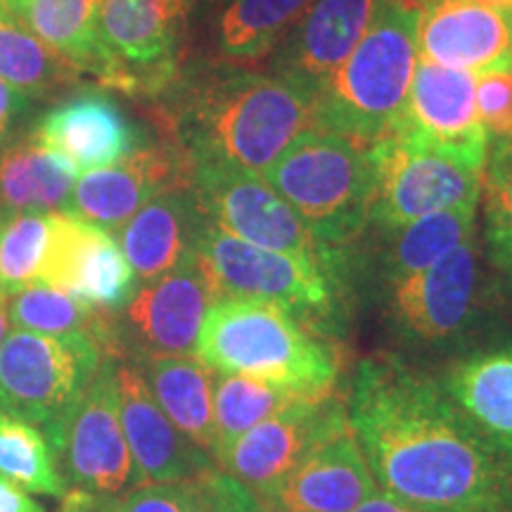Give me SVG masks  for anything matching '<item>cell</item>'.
<instances>
[{"label": "cell", "mask_w": 512, "mask_h": 512, "mask_svg": "<svg viewBox=\"0 0 512 512\" xmlns=\"http://www.w3.org/2000/svg\"><path fill=\"white\" fill-rule=\"evenodd\" d=\"M299 401H318L302 396L278 384L254 380L247 375L216 373L214 382V427H216V458L228 444Z\"/></svg>", "instance_id": "obj_32"}, {"label": "cell", "mask_w": 512, "mask_h": 512, "mask_svg": "<svg viewBox=\"0 0 512 512\" xmlns=\"http://www.w3.org/2000/svg\"><path fill=\"white\" fill-rule=\"evenodd\" d=\"M354 512H420L411 508V505L396 501V498H392L389 494H384L382 489H377L373 496L366 498L361 505Z\"/></svg>", "instance_id": "obj_40"}, {"label": "cell", "mask_w": 512, "mask_h": 512, "mask_svg": "<svg viewBox=\"0 0 512 512\" xmlns=\"http://www.w3.org/2000/svg\"><path fill=\"white\" fill-rule=\"evenodd\" d=\"M195 256L214 287L216 299L240 297L278 304L306 323L330 318L337 306L342 261L311 259L249 245L207 219L195 242Z\"/></svg>", "instance_id": "obj_9"}, {"label": "cell", "mask_w": 512, "mask_h": 512, "mask_svg": "<svg viewBox=\"0 0 512 512\" xmlns=\"http://www.w3.org/2000/svg\"><path fill=\"white\" fill-rule=\"evenodd\" d=\"M477 235L425 271L387 285V330L396 356L465 354L479 339L494 287Z\"/></svg>", "instance_id": "obj_5"}, {"label": "cell", "mask_w": 512, "mask_h": 512, "mask_svg": "<svg viewBox=\"0 0 512 512\" xmlns=\"http://www.w3.org/2000/svg\"><path fill=\"white\" fill-rule=\"evenodd\" d=\"M347 418V401L335 394L299 401L228 444L216 465L266 505L306 453Z\"/></svg>", "instance_id": "obj_14"}, {"label": "cell", "mask_w": 512, "mask_h": 512, "mask_svg": "<svg viewBox=\"0 0 512 512\" xmlns=\"http://www.w3.org/2000/svg\"><path fill=\"white\" fill-rule=\"evenodd\" d=\"M131 361V358H128ZM166 418L214 460V382L216 370L195 354L152 356L133 361ZM219 467V465H216Z\"/></svg>", "instance_id": "obj_26"}, {"label": "cell", "mask_w": 512, "mask_h": 512, "mask_svg": "<svg viewBox=\"0 0 512 512\" xmlns=\"http://www.w3.org/2000/svg\"><path fill=\"white\" fill-rule=\"evenodd\" d=\"M313 0H226L214 19V46L226 64L247 67L273 55Z\"/></svg>", "instance_id": "obj_29"}, {"label": "cell", "mask_w": 512, "mask_h": 512, "mask_svg": "<svg viewBox=\"0 0 512 512\" xmlns=\"http://www.w3.org/2000/svg\"><path fill=\"white\" fill-rule=\"evenodd\" d=\"M366 150L375 178L368 226L396 230L434 211L479 207L486 155L425 143L399 128Z\"/></svg>", "instance_id": "obj_7"}, {"label": "cell", "mask_w": 512, "mask_h": 512, "mask_svg": "<svg viewBox=\"0 0 512 512\" xmlns=\"http://www.w3.org/2000/svg\"><path fill=\"white\" fill-rule=\"evenodd\" d=\"M171 114L174 140L192 164L264 174L316 124V98L275 72L226 64L183 83Z\"/></svg>", "instance_id": "obj_2"}, {"label": "cell", "mask_w": 512, "mask_h": 512, "mask_svg": "<svg viewBox=\"0 0 512 512\" xmlns=\"http://www.w3.org/2000/svg\"><path fill=\"white\" fill-rule=\"evenodd\" d=\"M418 64V10L389 0L316 95V124L370 147L399 124Z\"/></svg>", "instance_id": "obj_4"}, {"label": "cell", "mask_w": 512, "mask_h": 512, "mask_svg": "<svg viewBox=\"0 0 512 512\" xmlns=\"http://www.w3.org/2000/svg\"><path fill=\"white\" fill-rule=\"evenodd\" d=\"M50 242L48 214H19L0 223V292L38 283Z\"/></svg>", "instance_id": "obj_36"}, {"label": "cell", "mask_w": 512, "mask_h": 512, "mask_svg": "<svg viewBox=\"0 0 512 512\" xmlns=\"http://www.w3.org/2000/svg\"><path fill=\"white\" fill-rule=\"evenodd\" d=\"M200 0H102L93 76L126 95L176 86Z\"/></svg>", "instance_id": "obj_8"}, {"label": "cell", "mask_w": 512, "mask_h": 512, "mask_svg": "<svg viewBox=\"0 0 512 512\" xmlns=\"http://www.w3.org/2000/svg\"><path fill=\"white\" fill-rule=\"evenodd\" d=\"M503 280H505V290H508V299L512 302V266L508 268V271H503Z\"/></svg>", "instance_id": "obj_42"}, {"label": "cell", "mask_w": 512, "mask_h": 512, "mask_svg": "<svg viewBox=\"0 0 512 512\" xmlns=\"http://www.w3.org/2000/svg\"><path fill=\"white\" fill-rule=\"evenodd\" d=\"M48 219L50 242L38 283L67 292L86 309H121L136 287V275L117 240L67 211H53Z\"/></svg>", "instance_id": "obj_16"}, {"label": "cell", "mask_w": 512, "mask_h": 512, "mask_svg": "<svg viewBox=\"0 0 512 512\" xmlns=\"http://www.w3.org/2000/svg\"><path fill=\"white\" fill-rule=\"evenodd\" d=\"M484 204V252L494 271L512 266V145L489 143L482 200Z\"/></svg>", "instance_id": "obj_35"}, {"label": "cell", "mask_w": 512, "mask_h": 512, "mask_svg": "<svg viewBox=\"0 0 512 512\" xmlns=\"http://www.w3.org/2000/svg\"><path fill=\"white\" fill-rule=\"evenodd\" d=\"M5 221V216H3V211H0V223H3Z\"/></svg>", "instance_id": "obj_45"}, {"label": "cell", "mask_w": 512, "mask_h": 512, "mask_svg": "<svg viewBox=\"0 0 512 512\" xmlns=\"http://www.w3.org/2000/svg\"><path fill=\"white\" fill-rule=\"evenodd\" d=\"M392 3L401 5V8H411L413 10V0H392Z\"/></svg>", "instance_id": "obj_44"}, {"label": "cell", "mask_w": 512, "mask_h": 512, "mask_svg": "<svg viewBox=\"0 0 512 512\" xmlns=\"http://www.w3.org/2000/svg\"><path fill=\"white\" fill-rule=\"evenodd\" d=\"M8 316L10 325H15L17 330L64 337L76 332H95L100 311L86 309L57 287L34 283L10 294Z\"/></svg>", "instance_id": "obj_34"}, {"label": "cell", "mask_w": 512, "mask_h": 512, "mask_svg": "<svg viewBox=\"0 0 512 512\" xmlns=\"http://www.w3.org/2000/svg\"><path fill=\"white\" fill-rule=\"evenodd\" d=\"M195 166L176 140L140 145L136 152L76 178L67 214L93 223L107 233L119 230L136 211L159 192L192 185Z\"/></svg>", "instance_id": "obj_15"}, {"label": "cell", "mask_w": 512, "mask_h": 512, "mask_svg": "<svg viewBox=\"0 0 512 512\" xmlns=\"http://www.w3.org/2000/svg\"><path fill=\"white\" fill-rule=\"evenodd\" d=\"M0 512H46L34 498L27 494V489L10 482L8 477L0 475Z\"/></svg>", "instance_id": "obj_39"}, {"label": "cell", "mask_w": 512, "mask_h": 512, "mask_svg": "<svg viewBox=\"0 0 512 512\" xmlns=\"http://www.w3.org/2000/svg\"><path fill=\"white\" fill-rule=\"evenodd\" d=\"M60 512H268L238 479L214 467L174 484L128 486L119 494L67 491Z\"/></svg>", "instance_id": "obj_25"}, {"label": "cell", "mask_w": 512, "mask_h": 512, "mask_svg": "<svg viewBox=\"0 0 512 512\" xmlns=\"http://www.w3.org/2000/svg\"><path fill=\"white\" fill-rule=\"evenodd\" d=\"M192 166L197 204L204 219L216 228L273 252L342 261V252L320 245L290 204L264 181V176L207 162Z\"/></svg>", "instance_id": "obj_13"}, {"label": "cell", "mask_w": 512, "mask_h": 512, "mask_svg": "<svg viewBox=\"0 0 512 512\" xmlns=\"http://www.w3.org/2000/svg\"><path fill=\"white\" fill-rule=\"evenodd\" d=\"M29 133L76 176L107 169L143 145V133L102 91L64 95L34 121Z\"/></svg>", "instance_id": "obj_17"}, {"label": "cell", "mask_w": 512, "mask_h": 512, "mask_svg": "<svg viewBox=\"0 0 512 512\" xmlns=\"http://www.w3.org/2000/svg\"><path fill=\"white\" fill-rule=\"evenodd\" d=\"M389 0H313L273 50V72L316 98Z\"/></svg>", "instance_id": "obj_19"}, {"label": "cell", "mask_w": 512, "mask_h": 512, "mask_svg": "<svg viewBox=\"0 0 512 512\" xmlns=\"http://www.w3.org/2000/svg\"><path fill=\"white\" fill-rule=\"evenodd\" d=\"M117 401L133 460V486L188 482L214 470V460L166 418L143 373L128 358H117Z\"/></svg>", "instance_id": "obj_18"}, {"label": "cell", "mask_w": 512, "mask_h": 512, "mask_svg": "<svg viewBox=\"0 0 512 512\" xmlns=\"http://www.w3.org/2000/svg\"><path fill=\"white\" fill-rule=\"evenodd\" d=\"M81 76L74 64L38 41L15 17L0 12V81L24 98L46 102L74 93Z\"/></svg>", "instance_id": "obj_31"}, {"label": "cell", "mask_w": 512, "mask_h": 512, "mask_svg": "<svg viewBox=\"0 0 512 512\" xmlns=\"http://www.w3.org/2000/svg\"><path fill=\"white\" fill-rule=\"evenodd\" d=\"M10 332V316H8V294L0 292V347Z\"/></svg>", "instance_id": "obj_41"}, {"label": "cell", "mask_w": 512, "mask_h": 512, "mask_svg": "<svg viewBox=\"0 0 512 512\" xmlns=\"http://www.w3.org/2000/svg\"><path fill=\"white\" fill-rule=\"evenodd\" d=\"M31 112H34V100L24 98L8 83L0 81V150L22 136V131H29Z\"/></svg>", "instance_id": "obj_38"}, {"label": "cell", "mask_w": 512, "mask_h": 512, "mask_svg": "<svg viewBox=\"0 0 512 512\" xmlns=\"http://www.w3.org/2000/svg\"><path fill=\"white\" fill-rule=\"evenodd\" d=\"M105 356L95 332L53 337L15 328L0 347V411L46 434L74 406Z\"/></svg>", "instance_id": "obj_11"}, {"label": "cell", "mask_w": 512, "mask_h": 512, "mask_svg": "<svg viewBox=\"0 0 512 512\" xmlns=\"http://www.w3.org/2000/svg\"><path fill=\"white\" fill-rule=\"evenodd\" d=\"M204 214L192 185L169 188L121 226L117 245L140 283L157 278L195 252Z\"/></svg>", "instance_id": "obj_24"}, {"label": "cell", "mask_w": 512, "mask_h": 512, "mask_svg": "<svg viewBox=\"0 0 512 512\" xmlns=\"http://www.w3.org/2000/svg\"><path fill=\"white\" fill-rule=\"evenodd\" d=\"M100 3L102 0H12L8 15L81 74L93 76Z\"/></svg>", "instance_id": "obj_30"}, {"label": "cell", "mask_w": 512, "mask_h": 512, "mask_svg": "<svg viewBox=\"0 0 512 512\" xmlns=\"http://www.w3.org/2000/svg\"><path fill=\"white\" fill-rule=\"evenodd\" d=\"M10 3H12V0H0V12H3V15H8Z\"/></svg>", "instance_id": "obj_43"}, {"label": "cell", "mask_w": 512, "mask_h": 512, "mask_svg": "<svg viewBox=\"0 0 512 512\" xmlns=\"http://www.w3.org/2000/svg\"><path fill=\"white\" fill-rule=\"evenodd\" d=\"M475 86L477 76L465 69L420 60L415 64L406 107L394 128L432 145L489 155V136L479 121Z\"/></svg>", "instance_id": "obj_23"}, {"label": "cell", "mask_w": 512, "mask_h": 512, "mask_svg": "<svg viewBox=\"0 0 512 512\" xmlns=\"http://www.w3.org/2000/svg\"><path fill=\"white\" fill-rule=\"evenodd\" d=\"M437 377L467 425L512 472V339H486L451 358Z\"/></svg>", "instance_id": "obj_21"}, {"label": "cell", "mask_w": 512, "mask_h": 512, "mask_svg": "<svg viewBox=\"0 0 512 512\" xmlns=\"http://www.w3.org/2000/svg\"><path fill=\"white\" fill-rule=\"evenodd\" d=\"M475 98L489 143L512 145V72L479 74Z\"/></svg>", "instance_id": "obj_37"}, {"label": "cell", "mask_w": 512, "mask_h": 512, "mask_svg": "<svg viewBox=\"0 0 512 512\" xmlns=\"http://www.w3.org/2000/svg\"><path fill=\"white\" fill-rule=\"evenodd\" d=\"M377 491L349 418L339 422L266 503L268 512H354Z\"/></svg>", "instance_id": "obj_22"}, {"label": "cell", "mask_w": 512, "mask_h": 512, "mask_svg": "<svg viewBox=\"0 0 512 512\" xmlns=\"http://www.w3.org/2000/svg\"><path fill=\"white\" fill-rule=\"evenodd\" d=\"M214 302V287L192 252L171 271L133 287L121 309L102 311L98 342L107 356L131 361L195 354Z\"/></svg>", "instance_id": "obj_10"}, {"label": "cell", "mask_w": 512, "mask_h": 512, "mask_svg": "<svg viewBox=\"0 0 512 512\" xmlns=\"http://www.w3.org/2000/svg\"><path fill=\"white\" fill-rule=\"evenodd\" d=\"M55 470L67 491L119 494L133 486L117 401V358L105 356L74 406L46 432Z\"/></svg>", "instance_id": "obj_12"}, {"label": "cell", "mask_w": 512, "mask_h": 512, "mask_svg": "<svg viewBox=\"0 0 512 512\" xmlns=\"http://www.w3.org/2000/svg\"><path fill=\"white\" fill-rule=\"evenodd\" d=\"M422 60L470 74L512 72V8L434 0L418 12Z\"/></svg>", "instance_id": "obj_20"}, {"label": "cell", "mask_w": 512, "mask_h": 512, "mask_svg": "<svg viewBox=\"0 0 512 512\" xmlns=\"http://www.w3.org/2000/svg\"><path fill=\"white\" fill-rule=\"evenodd\" d=\"M261 176L323 247H347L368 228L373 164L366 147L344 136L313 126Z\"/></svg>", "instance_id": "obj_6"}, {"label": "cell", "mask_w": 512, "mask_h": 512, "mask_svg": "<svg viewBox=\"0 0 512 512\" xmlns=\"http://www.w3.org/2000/svg\"><path fill=\"white\" fill-rule=\"evenodd\" d=\"M347 415L384 494L420 512H512V472L456 411L437 373L392 351L363 358Z\"/></svg>", "instance_id": "obj_1"}, {"label": "cell", "mask_w": 512, "mask_h": 512, "mask_svg": "<svg viewBox=\"0 0 512 512\" xmlns=\"http://www.w3.org/2000/svg\"><path fill=\"white\" fill-rule=\"evenodd\" d=\"M477 209L456 207L434 211L396 230H380L375 271L384 287L425 271L477 235Z\"/></svg>", "instance_id": "obj_28"}, {"label": "cell", "mask_w": 512, "mask_h": 512, "mask_svg": "<svg viewBox=\"0 0 512 512\" xmlns=\"http://www.w3.org/2000/svg\"><path fill=\"white\" fill-rule=\"evenodd\" d=\"M76 178L60 157L24 131L0 150V211L5 219L64 211Z\"/></svg>", "instance_id": "obj_27"}, {"label": "cell", "mask_w": 512, "mask_h": 512, "mask_svg": "<svg viewBox=\"0 0 512 512\" xmlns=\"http://www.w3.org/2000/svg\"><path fill=\"white\" fill-rule=\"evenodd\" d=\"M197 356L216 373L247 375L309 399H328L339 380L335 344L278 304L219 297L204 316Z\"/></svg>", "instance_id": "obj_3"}, {"label": "cell", "mask_w": 512, "mask_h": 512, "mask_svg": "<svg viewBox=\"0 0 512 512\" xmlns=\"http://www.w3.org/2000/svg\"><path fill=\"white\" fill-rule=\"evenodd\" d=\"M0 475L31 494L53 498L67 494L50 456L46 434L5 411H0Z\"/></svg>", "instance_id": "obj_33"}]
</instances>
